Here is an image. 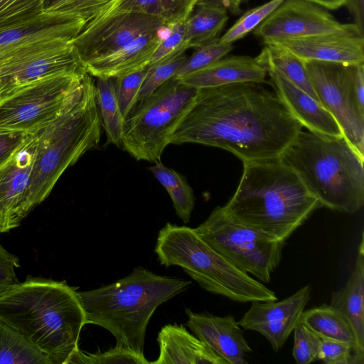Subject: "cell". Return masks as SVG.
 Wrapping results in <instances>:
<instances>
[{
  "label": "cell",
  "mask_w": 364,
  "mask_h": 364,
  "mask_svg": "<svg viewBox=\"0 0 364 364\" xmlns=\"http://www.w3.org/2000/svg\"><path fill=\"white\" fill-rule=\"evenodd\" d=\"M303 127L262 83L238 82L198 89L170 144L215 146L242 162L273 160L280 158Z\"/></svg>",
  "instance_id": "obj_1"
},
{
  "label": "cell",
  "mask_w": 364,
  "mask_h": 364,
  "mask_svg": "<svg viewBox=\"0 0 364 364\" xmlns=\"http://www.w3.org/2000/svg\"><path fill=\"white\" fill-rule=\"evenodd\" d=\"M0 321L53 364L68 363L87 324L75 287L65 281L31 276L0 294Z\"/></svg>",
  "instance_id": "obj_2"
},
{
  "label": "cell",
  "mask_w": 364,
  "mask_h": 364,
  "mask_svg": "<svg viewBox=\"0 0 364 364\" xmlns=\"http://www.w3.org/2000/svg\"><path fill=\"white\" fill-rule=\"evenodd\" d=\"M224 206L238 222L284 242L321 207L280 159L243 162L237 188Z\"/></svg>",
  "instance_id": "obj_3"
},
{
  "label": "cell",
  "mask_w": 364,
  "mask_h": 364,
  "mask_svg": "<svg viewBox=\"0 0 364 364\" xmlns=\"http://www.w3.org/2000/svg\"><path fill=\"white\" fill-rule=\"evenodd\" d=\"M191 284L137 267L113 283L77 293L87 324L104 328L117 345L144 354L146 328L155 311Z\"/></svg>",
  "instance_id": "obj_4"
},
{
  "label": "cell",
  "mask_w": 364,
  "mask_h": 364,
  "mask_svg": "<svg viewBox=\"0 0 364 364\" xmlns=\"http://www.w3.org/2000/svg\"><path fill=\"white\" fill-rule=\"evenodd\" d=\"M101 134L95 83L87 73L57 117L34 134L36 148L28 191L31 211L48 196L68 167L99 146Z\"/></svg>",
  "instance_id": "obj_5"
},
{
  "label": "cell",
  "mask_w": 364,
  "mask_h": 364,
  "mask_svg": "<svg viewBox=\"0 0 364 364\" xmlns=\"http://www.w3.org/2000/svg\"><path fill=\"white\" fill-rule=\"evenodd\" d=\"M321 206L353 213L364 203V157L343 136L301 130L279 158Z\"/></svg>",
  "instance_id": "obj_6"
},
{
  "label": "cell",
  "mask_w": 364,
  "mask_h": 364,
  "mask_svg": "<svg viewBox=\"0 0 364 364\" xmlns=\"http://www.w3.org/2000/svg\"><path fill=\"white\" fill-rule=\"evenodd\" d=\"M154 252L161 265L178 266L200 287L232 301H277L275 293L205 242L193 228L167 223L159 232Z\"/></svg>",
  "instance_id": "obj_7"
},
{
  "label": "cell",
  "mask_w": 364,
  "mask_h": 364,
  "mask_svg": "<svg viewBox=\"0 0 364 364\" xmlns=\"http://www.w3.org/2000/svg\"><path fill=\"white\" fill-rule=\"evenodd\" d=\"M198 91L174 77L166 81L124 119L121 146L137 161H161Z\"/></svg>",
  "instance_id": "obj_8"
},
{
  "label": "cell",
  "mask_w": 364,
  "mask_h": 364,
  "mask_svg": "<svg viewBox=\"0 0 364 364\" xmlns=\"http://www.w3.org/2000/svg\"><path fill=\"white\" fill-rule=\"evenodd\" d=\"M194 229L234 266L264 283L279 266L286 242L238 222L224 205L215 208Z\"/></svg>",
  "instance_id": "obj_9"
},
{
  "label": "cell",
  "mask_w": 364,
  "mask_h": 364,
  "mask_svg": "<svg viewBox=\"0 0 364 364\" xmlns=\"http://www.w3.org/2000/svg\"><path fill=\"white\" fill-rule=\"evenodd\" d=\"M86 73L48 77L0 100V129L36 133L57 117Z\"/></svg>",
  "instance_id": "obj_10"
},
{
  "label": "cell",
  "mask_w": 364,
  "mask_h": 364,
  "mask_svg": "<svg viewBox=\"0 0 364 364\" xmlns=\"http://www.w3.org/2000/svg\"><path fill=\"white\" fill-rule=\"evenodd\" d=\"M304 62L318 102L335 119L343 137L364 157V109L359 106L354 90L358 65Z\"/></svg>",
  "instance_id": "obj_11"
},
{
  "label": "cell",
  "mask_w": 364,
  "mask_h": 364,
  "mask_svg": "<svg viewBox=\"0 0 364 364\" xmlns=\"http://www.w3.org/2000/svg\"><path fill=\"white\" fill-rule=\"evenodd\" d=\"M56 39L28 46L0 63V100L18 88L61 74H85L70 43Z\"/></svg>",
  "instance_id": "obj_12"
},
{
  "label": "cell",
  "mask_w": 364,
  "mask_h": 364,
  "mask_svg": "<svg viewBox=\"0 0 364 364\" xmlns=\"http://www.w3.org/2000/svg\"><path fill=\"white\" fill-rule=\"evenodd\" d=\"M166 27L162 20L139 12H101L89 21L70 43L84 65Z\"/></svg>",
  "instance_id": "obj_13"
},
{
  "label": "cell",
  "mask_w": 364,
  "mask_h": 364,
  "mask_svg": "<svg viewBox=\"0 0 364 364\" xmlns=\"http://www.w3.org/2000/svg\"><path fill=\"white\" fill-rule=\"evenodd\" d=\"M253 31L264 44L331 33H361L355 24L339 22L310 0H284Z\"/></svg>",
  "instance_id": "obj_14"
},
{
  "label": "cell",
  "mask_w": 364,
  "mask_h": 364,
  "mask_svg": "<svg viewBox=\"0 0 364 364\" xmlns=\"http://www.w3.org/2000/svg\"><path fill=\"white\" fill-rule=\"evenodd\" d=\"M311 287L307 284L281 301H252L238 324L242 328L259 333L279 350L294 331L306 304Z\"/></svg>",
  "instance_id": "obj_15"
},
{
  "label": "cell",
  "mask_w": 364,
  "mask_h": 364,
  "mask_svg": "<svg viewBox=\"0 0 364 364\" xmlns=\"http://www.w3.org/2000/svg\"><path fill=\"white\" fill-rule=\"evenodd\" d=\"M35 134L0 166V234L18 227L31 212L28 191L34 159Z\"/></svg>",
  "instance_id": "obj_16"
},
{
  "label": "cell",
  "mask_w": 364,
  "mask_h": 364,
  "mask_svg": "<svg viewBox=\"0 0 364 364\" xmlns=\"http://www.w3.org/2000/svg\"><path fill=\"white\" fill-rule=\"evenodd\" d=\"M88 21L68 14H41L0 29V63L15 53L50 40L72 41Z\"/></svg>",
  "instance_id": "obj_17"
},
{
  "label": "cell",
  "mask_w": 364,
  "mask_h": 364,
  "mask_svg": "<svg viewBox=\"0 0 364 364\" xmlns=\"http://www.w3.org/2000/svg\"><path fill=\"white\" fill-rule=\"evenodd\" d=\"M187 326L199 339L223 358L228 364H246L252 348L238 322L232 315L218 316L208 312L185 310Z\"/></svg>",
  "instance_id": "obj_18"
},
{
  "label": "cell",
  "mask_w": 364,
  "mask_h": 364,
  "mask_svg": "<svg viewBox=\"0 0 364 364\" xmlns=\"http://www.w3.org/2000/svg\"><path fill=\"white\" fill-rule=\"evenodd\" d=\"M303 60L364 63V36L360 33H331L276 43Z\"/></svg>",
  "instance_id": "obj_19"
},
{
  "label": "cell",
  "mask_w": 364,
  "mask_h": 364,
  "mask_svg": "<svg viewBox=\"0 0 364 364\" xmlns=\"http://www.w3.org/2000/svg\"><path fill=\"white\" fill-rule=\"evenodd\" d=\"M267 74L274 92L304 127L321 134L343 136L335 119L318 101L277 73L269 70Z\"/></svg>",
  "instance_id": "obj_20"
},
{
  "label": "cell",
  "mask_w": 364,
  "mask_h": 364,
  "mask_svg": "<svg viewBox=\"0 0 364 364\" xmlns=\"http://www.w3.org/2000/svg\"><path fill=\"white\" fill-rule=\"evenodd\" d=\"M168 26L142 36L122 48L104 57L85 63V71L95 77H117L146 68L163 38Z\"/></svg>",
  "instance_id": "obj_21"
},
{
  "label": "cell",
  "mask_w": 364,
  "mask_h": 364,
  "mask_svg": "<svg viewBox=\"0 0 364 364\" xmlns=\"http://www.w3.org/2000/svg\"><path fill=\"white\" fill-rule=\"evenodd\" d=\"M267 72L256 60L246 55L224 57L178 79L197 89L238 82L263 83Z\"/></svg>",
  "instance_id": "obj_22"
},
{
  "label": "cell",
  "mask_w": 364,
  "mask_h": 364,
  "mask_svg": "<svg viewBox=\"0 0 364 364\" xmlns=\"http://www.w3.org/2000/svg\"><path fill=\"white\" fill-rule=\"evenodd\" d=\"M159 355L154 364H228L183 325L166 324L158 333Z\"/></svg>",
  "instance_id": "obj_23"
},
{
  "label": "cell",
  "mask_w": 364,
  "mask_h": 364,
  "mask_svg": "<svg viewBox=\"0 0 364 364\" xmlns=\"http://www.w3.org/2000/svg\"><path fill=\"white\" fill-rule=\"evenodd\" d=\"M330 305L340 311L352 326L359 352L364 355V238L358 248L353 269L346 285L331 294Z\"/></svg>",
  "instance_id": "obj_24"
},
{
  "label": "cell",
  "mask_w": 364,
  "mask_h": 364,
  "mask_svg": "<svg viewBox=\"0 0 364 364\" xmlns=\"http://www.w3.org/2000/svg\"><path fill=\"white\" fill-rule=\"evenodd\" d=\"M299 321L321 338L345 341L354 348L355 364L364 363V355L359 352L354 331L346 317L331 305L303 311Z\"/></svg>",
  "instance_id": "obj_25"
},
{
  "label": "cell",
  "mask_w": 364,
  "mask_h": 364,
  "mask_svg": "<svg viewBox=\"0 0 364 364\" xmlns=\"http://www.w3.org/2000/svg\"><path fill=\"white\" fill-rule=\"evenodd\" d=\"M196 6L185 21L184 43L188 49L218 40L228 19L226 9L213 0H200Z\"/></svg>",
  "instance_id": "obj_26"
},
{
  "label": "cell",
  "mask_w": 364,
  "mask_h": 364,
  "mask_svg": "<svg viewBox=\"0 0 364 364\" xmlns=\"http://www.w3.org/2000/svg\"><path fill=\"white\" fill-rule=\"evenodd\" d=\"M255 58L267 72L277 73L318 101L305 62L299 57L277 44L265 43Z\"/></svg>",
  "instance_id": "obj_27"
},
{
  "label": "cell",
  "mask_w": 364,
  "mask_h": 364,
  "mask_svg": "<svg viewBox=\"0 0 364 364\" xmlns=\"http://www.w3.org/2000/svg\"><path fill=\"white\" fill-rule=\"evenodd\" d=\"M200 0H111L100 12L127 11L158 18L166 25L185 21Z\"/></svg>",
  "instance_id": "obj_28"
},
{
  "label": "cell",
  "mask_w": 364,
  "mask_h": 364,
  "mask_svg": "<svg viewBox=\"0 0 364 364\" xmlns=\"http://www.w3.org/2000/svg\"><path fill=\"white\" fill-rule=\"evenodd\" d=\"M95 92L97 107L107 144L121 146L124 118L115 94L112 77H96Z\"/></svg>",
  "instance_id": "obj_29"
},
{
  "label": "cell",
  "mask_w": 364,
  "mask_h": 364,
  "mask_svg": "<svg viewBox=\"0 0 364 364\" xmlns=\"http://www.w3.org/2000/svg\"><path fill=\"white\" fill-rule=\"evenodd\" d=\"M149 169L168 192L177 216L183 223H188L195 205V196L186 178L161 161Z\"/></svg>",
  "instance_id": "obj_30"
},
{
  "label": "cell",
  "mask_w": 364,
  "mask_h": 364,
  "mask_svg": "<svg viewBox=\"0 0 364 364\" xmlns=\"http://www.w3.org/2000/svg\"><path fill=\"white\" fill-rule=\"evenodd\" d=\"M0 363L53 364L14 328L0 321Z\"/></svg>",
  "instance_id": "obj_31"
},
{
  "label": "cell",
  "mask_w": 364,
  "mask_h": 364,
  "mask_svg": "<svg viewBox=\"0 0 364 364\" xmlns=\"http://www.w3.org/2000/svg\"><path fill=\"white\" fill-rule=\"evenodd\" d=\"M187 58V55L183 53L146 66V74L133 107L143 102L159 87L174 77Z\"/></svg>",
  "instance_id": "obj_32"
},
{
  "label": "cell",
  "mask_w": 364,
  "mask_h": 364,
  "mask_svg": "<svg viewBox=\"0 0 364 364\" xmlns=\"http://www.w3.org/2000/svg\"><path fill=\"white\" fill-rule=\"evenodd\" d=\"M144 354L117 345L105 351L86 353L78 348L68 364H150Z\"/></svg>",
  "instance_id": "obj_33"
},
{
  "label": "cell",
  "mask_w": 364,
  "mask_h": 364,
  "mask_svg": "<svg viewBox=\"0 0 364 364\" xmlns=\"http://www.w3.org/2000/svg\"><path fill=\"white\" fill-rule=\"evenodd\" d=\"M284 0H271L246 11L221 36L218 41L232 44L254 31Z\"/></svg>",
  "instance_id": "obj_34"
},
{
  "label": "cell",
  "mask_w": 364,
  "mask_h": 364,
  "mask_svg": "<svg viewBox=\"0 0 364 364\" xmlns=\"http://www.w3.org/2000/svg\"><path fill=\"white\" fill-rule=\"evenodd\" d=\"M232 49V44L221 43L218 39L196 48L178 69L174 77L180 79L187 74L201 69L224 58Z\"/></svg>",
  "instance_id": "obj_35"
},
{
  "label": "cell",
  "mask_w": 364,
  "mask_h": 364,
  "mask_svg": "<svg viewBox=\"0 0 364 364\" xmlns=\"http://www.w3.org/2000/svg\"><path fill=\"white\" fill-rule=\"evenodd\" d=\"M103 0H43V13L80 16L88 21L108 3Z\"/></svg>",
  "instance_id": "obj_36"
},
{
  "label": "cell",
  "mask_w": 364,
  "mask_h": 364,
  "mask_svg": "<svg viewBox=\"0 0 364 364\" xmlns=\"http://www.w3.org/2000/svg\"><path fill=\"white\" fill-rule=\"evenodd\" d=\"M43 1V0H0V29L41 14Z\"/></svg>",
  "instance_id": "obj_37"
},
{
  "label": "cell",
  "mask_w": 364,
  "mask_h": 364,
  "mask_svg": "<svg viewBox=\"0 0 364 364\" xmlns=\"http://www.w3.org/2000/svg\"><path fill=\"white\" fill-rule=\"evenodd\" d=\"M292 355L297 364L318 360L321 338L299 321L294 328Z\"/></svg>",
  "instance_id": "obj_38"
},
{
  "label": "cell",
  "mask_w": 364,
  "mask_h": 364,
  "mask_svg": "<svg viewBox=\"0 0 364 364\" xmlns=\"http://www.w3.org/2000/svg\"><path fill=\"white\" fill-rule=\"evenodd\" d=\"M146 68L113 77L115 94L124 119L134 105L146 74Z\"/></svg>",
  "instance_id": "obj_39"
},
{
  "label": "cell",
  "mask_w": 364,
  "mask_h": 364,
  "mask_svg": "<svg viewBox=\"0 0 364 364\" xmlns=\"http://www.w3.org/2000/svg\"><path fill=\"white\" fill-rule=\"evenodd\" d=\"M185 21L168 26L167 35L157 47L148 65L185 53L188 49L184 43L186 33Z\"/></svg>",
  "instance_id": "obj_40"
},
{
  "label": "cell",
  "mask_w": 364,
  "mask_h": 364,
  "mask_svg": "<svg viewBox=\"0 0 364 364\" xmlns=\"http://www.w3.org/2000/svg\"><path fill=\"white\" fill-rule=\"evenodd\" d=\"M318 360L328 364H355V350L347 342L321 338Z\"/></svg>",
  "instance_id": "obj_41"
},
{
  "label": "cell",
  "mask_w": 364,
  "mask_h": 364,
  "mask_svg": "<svg viewBox=\"0 0 364 364\" xmlns=\"http://www.w3.org/2000/svg\"><path fill=\"white\" fill-rule=\"evenodd\" d=\"M33 134L0 129V166L8 161Z\"/></svg>",
  "instance_id": "obj_42"
},
{
  "label": "cell",
  "mask_w": 364,
  "mask_h": 364,
  "mask_svg": "<svg viewBox=\"0 0 364 364\" xmlns=\"http://www.w3.org/2000/svg\"><path fill=\"white\" fill-rule=\"evenodd\" d=\"M19 265L18 257L9 252L0 244V294L18 282L15 269Z\"/></svg>",
  "instance_id": "obj_43"
},
{
  "label": "cell",
  "mask_w": 364,
  "mask_h": 364,
  "mask_svg": "<svg viewBox=\"0 0 364 364\" xmlns=\"http://www.w3.org/2000/svg\"><path fill=\"white\" fill-rule=\"evenodd\" d=\"M353 18L354 24L360 32L364 33V0H346L345 4Z\"/></svg>",
  "instance_id": "obj_44"
},
{
  "label": "cell",
  "mask_w": 364,
  "mask_h": 364,
  "mask_svg": "<svg viewBox=\"0 0 364 364\" xmlns=\"http://www.w3.org/2000/svg\"><path fill=\"white\" fill-rule=\"evenodd\" d=\"M354 90L358 105L364 109V63L357 65L354 79Z\"/></svg>",
  "instance_id": "obj_45"
},
{
  "label": "cell",
  "mask_w": 364,
  "mask_h": 364,
  "mask_svg": "<svg viewBox=\"0 0 364 364\" xmlns=\"http://www.w3.org/2000/svg\"><path fill=\"white\" fill-rule=\"evenodd\" d=\"M220 4L223 7L226 9L228 11H230L234 14H241L240 5L243 0H213Z\"/></svg>",
  "instance_id": "obj_46"
},
{
  "label": "cell",
  "mask_w": 364,
  "mask_h": 364,
  "mask_svg": "<svg viewBox=\"0 0 364 364\" xmlns=\"http://www.w3.org/2000/svg\"><path fill=\"white\" fill-rule=\"evenodd\" d=\"M325 9L330 10L337 9L344 6L346 0H310Z\"/></svg>",
  "instance_id": "obj_47"
},
{
  "label": "cell",
  "mask_w": 364,
  "mask_h": 364,
  "mask_svg": "<svg viewBox=\"0 0 364 364\" xmlns=\"http://www.w3.org/2000/svg\"><path fill=\"white\" fill-rule=\"evenodd\" d=\"M103 1H111V0H103Z\"/></svg>",
  "instance_id": "obj_48"
}]
</instances>
